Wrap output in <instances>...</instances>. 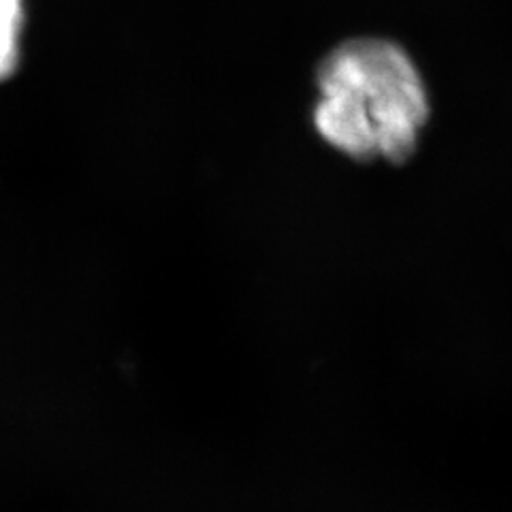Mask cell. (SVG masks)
<instances>
[{
	"label": "cell",
	"mask_w": 512,
	"mask_h": 512,
	"mask_svg": "<svg viewBox=\"0 0 512 512\" xmlns=\"http://www.w3.org/2000/svg\"><path fill=\"white\" fill-rule=\"evenodd\" d=\"M314 126L331 148L357 158L404 163L429 118L423 79L393 41L350 39L318 67Z\"/></svg>",
	"instance_id": "1"
},
{
	"label": "cell",
	"mask_w": 512,
	"mask_h": 512,
	"mask_svg": "<svg viewBox=\"0 0 512 512\" xmlns=\"http://www.w3.org/2000/svg\"><path fill=\"white\" fill-rule=\"evenodd\" d=\"M24 0H0V82L9 79L22 54Z\"/></svg>",
	"instance_id": "2"
}]
</instances>
